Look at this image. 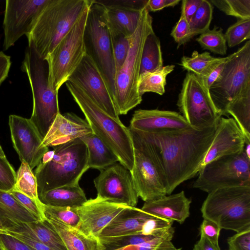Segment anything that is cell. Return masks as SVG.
Masks as SVG:
<instances>
[{
    "mask_svg": "<svg viewBox=\"0 0 250 250\" xmlns=\"http://www.w3.org/2000/svg\"><path fill=\"white\" fill-rule=\"evenodd\" d=\"M7 233L11 234L27 244L35 250H55L43 243L27 236L9 232H7Z\"/></svg>",
    "mask_w": 250,
    "mask_h": 250,
    "instance_id": "816d5d0a",
    "label": "cell"
},
{
    "mask_svg": "<svg viewBox=\"0 0 250 250\" xmlns=\"http://www.w3.org/2000/svg\"><path fill=\"white\" fill-rule=\"evenodd\" d=\"M213 7L209 1L202 0L200 5L188 22L191 37L209 29L212 19Z\"/></svg>",
    "mask_w": 250,
    "mask_h": 250,
    "instance_id": "e575fe53",
    "label": "cell"
},
{
    "mask_svg": "<svg viewBox=\"0 0 250 250\" xmlns=\"http://www.w3.org/2000/svg\"><path fill=\"white\" fill-rule=\"evenodd\" d=\"M153 215L142 209L127 207L102 230L98 239L142 233L145 224Z\"/></svg>",
    "mask_w": 250,
    "mask_h": 250,
    "instance_id": "cb8c5ba5",
    "label": "cell"
},
{
    "mask_svg": "<svg viewBox=\"0 0 250 250\" xmlns=\"http://www.w3.org/2000/svg\"><path fill=\"white\" fill-rule=\"evenodd\" d=\"M67 88L84 114L93 132L115 153L119 162L131 170L134 149L128 127L102 109L80 87L69 81Z\"/></svg>",
    "mask_w": 250,
    "mask_h": 250,
    "instance_id": "3957f363",
    "label": "cell"
},
{
    "mask_svg": "<svg viewBox=\"0 0 250 250\" xmlns=\"http://www.w3.org/2000/svg\"><path fill=\"white\" fill-rule=\"evenodd\" d=\"M100 171L94 180L97 196L113 203L135 207L139 197L130 170L118 162Z\"/></svg>",
    "mask_w": 250,
    "mask_h": 250,
    "instance_id": "5bb4252c",
    "label": "cell"
},
{
    "mask_svg": "<svg viewBox=\"0 0 250 250\" xmlns=\"http://www.w3.org/2000/svg\"><path fill=\"white\" fill-rule=\"evenodd\" d=\"M83 39L86 54L100 70L113 101L115 66L104 6L100 1L92 0L90 5Z\"/></svg>",
    "mask_w": 250,
    "mask_h": 250,
    "instance_id": "ba28073f",
    "label": "cell"
},
{
    "mask_svg": "<svg viewBox=\"0 0 250 250\" xmlns=\"http://www.w3.org/2000/svg\"><path fill=\"white\" fill-rule=\"evenodd\" d=\"M244 150L247 156L250 158V142H246Z\"/></svg>",
    "mask_w": 250,
    "mask_h": 250,
    "instance_id": "11a10c76",
    "label": "cell"
},
{
    "mask_svg": "<svg viewBox=\"0 0 250 250\" xmlns=\"http://www.w3.org/2000/svg\"><path fill=\"white\" fill-rule=\"evenodd\" d=\"M221 229L215 222L204 218L200 227V237H205L214 244H219Z\"/></svg>",
    "mask_w": 250,
    "mask_h": 250,
    "instance_id": "c3c4849f",
    "label": "cell"
},
{
    "mask_svg": "<svg viewBox=\"0 0 250 250\" xmlns=\"http://www.w3.org/2000/svg\"><path fill=\"white\" fill-rule=\"evenodd\" d=\"M11 63L10 56L0 51V86L8 77Z\"/></svg>",
    "mask_w": 250,
    "mask_h": 250,
    "instance_id": "f5cc1de1",
    "label": "cell"
},
{
    "mask_svg": "<svg viewBox=\"0 0 250 250\" xmlns=\"http://www.w3.org/2000/svg\"><path fill=\"white\" fill-rule=\"evenodd\" d=\"M179 2V0H148L146 8L149 12H155L165 7H173Z\"/></svg>",
    "mask_w": 250,
    "mask_h": 250,
    "instance_id": "f907efd6",
    "label": "cell"
},
{
    "mask_svg": "<svg viewBox=\"0 0 250 250\" xmlns=\"http://www.w3.org/2000/svg\"><path fill=\"white\" fill-rule=\"evenodd\" d=\"M196 41L204 49L221 55L227 53V42L221 27L214 26L200 34Z\"/></svg>",
    "mask_w": 250,
    "mask_h": 250,
    "instance_id": "d6a6232c",
    "label": "cell"
},
{
    "mask_svg": "<svg viewBox=\"0 0 250 250\" xmlns=\"http://www.w3.org/2000/svg\"><path fill=\"white\" fill-rule=\"evenodd\" d=\"M202 1V0H182L181 13L184 14L188 22L197 10Z\"/></svg>",
    "mask_w": 250,
    "mask_h": 250,
    "instance_id": "681fc988",
    "label": "cell"
},
{
    "mask_svg": "<svg viewBox=\"0 0 250 250\" xmlns=\"http://www.w3.org/2000/svg\"><path fill=\"white\" fill-rule=\"evenodd\" d=\"M227 242L228 250H250V229L236 232Z\"/></svg>",
    "mask_w": 250,
    "mask_h": 250,
    "instance_id": "bcb514c9",
    "label": "cell"
},
{
    "mask_svg": "<svg viewBox=\"0 0 250 250\" xmlns=\"http://www.w3.org/2000/svg\"><path fill=\"white\" fill-rule=\"evenodd\" d=\"M86 120L73 113H59L43 137L42 146L53 147L93 133Z\"/></svg>",
    "mask_w": 250,
    "mask_h": 250,
    "instance_id": "44dd1931",
    "label": "cell"
},
{
    "mask_svg": "<svg viewBox=\"0 0 250 250\" xmlns=\"http://www.w3.org/2000/svg\"><path fill=\"white\" fill-rule=\"evenodd\" d=\"M178 249L174 246L171 241L157 237L142 244L114 250H178Z\"/></svg>",
    "mask_w": 250,
    "mask_h": 250,
    "instance_id": "7bdbcfd3",
    "label": "cell"
},
{
    "mask_svg": "<svg viewBox=\"0 0 250 250\" xmlns=\"http://www.w3.org/2000/svg\"><path fill=\"white\" fill-rule=\"evenodd\" d=\"M218 123L204 128L191 126L153 133L128 128L134 149L153 161L163 178L167 194L169 195L181 183L198 173Z\"/></svg>",
    "mask_w": 250,
    "mask_h": 250,
    "instance_id": "6da1fadb",
    "label": "cell"
},
{
    "mask_svg": "<svg viewBox=\"0 0 250 250\" xmlns=\"http://www.w3.org/2000/svg\"><path fill=\"white\" fill-rule=\"evenodd\" d=\"M67 81L81 88L105 112L120 120L105 81L97 65L87 54Z\"/></svg>",
    "mask_w": 250,
    "mask_h": 250,
    "instance_id": "9a60e30c",
    "label": "cell"
},
{
    "mask_svg": "<svg viewBox=\"0 0 250 250\" xmlns=\"http://www.w3.org/2000/svg\"><path fill=\"white\" fill-rule=\"evenodd\" d=\"M193 250H221L219 244H214L208 239L200 237L194 245Z\"/></svg>",
    "mask_w": 250,
    "mask_h": 250,
    "instance_id": "db71d44e",
    "label": "cell"
},
{
    "mask_svg": "<svg viewBox=\"0 0 250 250\" xmlns=\"http://www.w3.org/2000/svg\"><path fill=\"white\" fill-rule=\"evenodd\" d=\"M44 205L61 208H78L87 200L79 184L68 185L52 189L39 196Z\"/></svg>",
    "mask_w": 250,
    "mask_h": 250,
    "instance_id": "d4e9b609",
    "label": "cell"
},
{
    "mask_svg": "<svg viewBox=\"0 0 250 250\" xmlns=\"http://www.w3.org/2000/svg\"><path fill=\"white\" fill-rule=\"evenodd\" d=\"M153 30L152 17L145 7L136 29L128 37L129 48L125 60L115 75L113 102L119 115L126 114L142 101L138 89L141 57L146 38Z\"/></svg>",
    "mask_w": 250,
    "mask_h": 250,
    "instance_id": "5b68a950",
    "label": "cell"
},
{
    "mask_svg": "<svg viewBox=\"0 0 250 250\" xmlns=\"http://www.w3.org/2000/svg\"><path fill=\"white\" fill-rule=\"evenodd\" d=\"M209 2L227 15L238 19H250V0H210Z\"/></svg>",
    "mask_w": 250,
    "mask_h": 250,
    "instance_id": "74e56055",
    "label": "cell"
},
{
    "mask_svg": "<svg viewBox=\"0 0 250 250\" xmlns=\"http://www.w3.org/2000/svg\"><path fill=\"white\" fill-rule=\"evenodd\" d=\"M42 208L45 218L53 220L78 229L81 222L77 208L54 207L43 205Z\"/></svg>",
    "mask_w": 250,
    "mask_h": 250,
    "instance_id": "d590c367",
    "label": "cell"
},
{
    "mask_svg": "<svg viewBox=\"0 0 250 250\" xmlns=\"http://www.w3.org/2000/svg\"><path fill=\"white\" fill-rule=\"evenodd\" d=\"M92 0H50L26 36L43 59L50 54L70 31Z\"/></svg>",
    "mask_w": 250,
    "mask_h": 250,
    "instance_id": "7a4b0ae2",
    "label": "cell"
},
{
    "mask_svg": "<svg viewBox=\"0 0 250 250\" xmlns=\"http://www.w3.org/2000/svg\"><path fill=\"white\" fill-rule=\"evenodd\" d=\"M16 200L38 220L45 219L42 208V203L14 189L9 191Z\"/></svg>",
    "mask_w": 250,
    "mask_h": 250,
    "instance_id": "b9f144b4",
    "label": "cell"
},
{
    "mask_svg": "<svg viewBox=\"0 0 250 250\" xmlns=\"http://www.w3.org/2000/svg\"><path fill=\"white\" fill-rule=\"evenodd\" d=\"M227 114L233 117L246 142H250V86L229 104Z\"/></svg>",
    "mask_w": 250,
    "mask_h": 250,
    "instance_id": "83f0119b",
    "label": "cell"
},
{
    "mask_svg": "<svg viewBox=\"0 0 250 250\" xmlns=\"http://www.w3.org/2000/svg\"><path fill=\"white\" fill-rule=\"evenodd\" d=\"M0 250H35L27 244L8 233H0Z\"/></svg>",
    "mask_w": 250,
    "mask_h": 250,
    "instance_id": "7dc6e473",
    "label": "cell"
},
{
    "mask_svg": "<svg viewBox=\"0 0 250 250\" xmlns=\"http://www.w3.org/2000/svg\"><path fill=\"white\" fill-rule=\"evenodd\" d=\"M228 46H235L250 39V19H241L230 26L224 34Z\"/></svg>",
    "mask_w": 250,
    "mask_h": 250,
    "instance_id": "ab89813d",
    "label": "cell"
},
{
    "mask_svg": "<svg viewBox=\"0 0 250 250\" xmlns=\"http://www.w3.org/2000/svg\"><path fill=\"white\" fill-rule=\"evenodd\" d=\"M174 67V65H168L159 69L141 74L138 84L140 95L142 97L144 93L149 92L163 95L165 92L167 76L173 71Z\"/></svg>",
    "mask_w": 250,
    "mask_h": 250,
    "instance_id": "4dcf8cb0",
    "label": "cell"
},
{
    "mask_svg": "<svg viewBox=\"0 0 250 250\" xmlns=\"http://www.w3.org/2000/svg\"><path fill=\"white\" fill-rule=\"evenodd\" d=\"M0 219L25 223L38 220L9 192L0 190Z\"/></svg>",
    "mask_w": 250,
    "mask_h": 250,
    "instance_id": "f1b7e54d",
    "label": "cell"
},
{
    "mask_svg": "<svg viewBox=\"0 0 250 250\" xmlns=\"http://www.w3.org/2000/svg\"><path fill=\"white\" fill-rule=\"evenodd\" d=\"M0 233H7L0 220Z\"/></svg>",
    "mask_w": 250,
    "mask_h": 250,
    "instance_id": "9f6ffc18",
    "label": "cell"
},
{
    "mask_svg": "<svg viewBox=\"0 0 250 250\" xmlns=\"http://www.w3.org/2000/svg\"><path fill=\"white\" fill-rule=\"evenodd\" d=\"M157 237L140 233L100 238L98 240V250H114L131 245L142 244Z\"/></svg>",
    "mask_w": 250,
    "mask_h": 250,
    "instance_id": "836d02e7",
    "label": "cell"
},
{
    "mask_svg": "<svg viewBox=\"0 0 250 250\" xmlns=\"http://www.w3.org/2000/svg\"><path fill=\"white\" fill-rule=\"evenodd\" d=\"M170 35L177 43L178 47L185 44L192 38L188 22L183 13H181V17Z\"/></svg>",
    "mask_w": 250,
    "mask_h": 250,
    "instance_id": "ee69618b",
    "label": "cell"
},
{
    "mask_svg": "<svg viewBox=\"0 0 250 250\" xmlns=\"http://www.w3.org/2000/svg\"><path fill=\"white\" fill-rule=\"evenodd\" d=\"M177 105L182 116L192 127L211 126L217 124L222 117L201 79L190 72L184 80Z\"/></svg>",
    "mask_w": 250,
    "mask_h": 250,
    "instance_id": "7c38bea8",
    "label": "cell"
},
{
    "mask_svg": "<svg viewBox=\"0 0 250 250\" xmlns=\"http://www.w3.org/2000/svg\"><path fill=\"white\" fill-rule=\"evenodd\" d=\"M163 66V61L159 39L153 30L145 40L141 57L140 75L153 71Z\"/></svg>",
    "mask_w": 250,
    "mask_h": 250,
    "instance_id": "f546056e",
    "label": "cell"
},
{
    "mask_svg": "<svg viewBox=\"0 0 250 250\" xmlns=\"http://www.w3.org/2000/svg\"><path fill=\"white\" fill-rule=\"evenodd\" d=\"M0 156L1 157H5L4 152L0 145Z\"/></svg>",
    "mask_w": 250,
    "mask_h": 250,
    "instance_id": "6f0895ef",
    "label": "cell"
},
{
    "mask_svg": "<svg viewBox=\"0 0 250 250\" xmlns=\"http://www.w3.org/2000/svg\"><path fill=\"white\" fill-rule=\"evenodd\" d=\"M47 220L58 232L67 250H98V240L87 236L77 228L55 220Z\"/></svg>",
    "mask_w": 250,
    "mask_h": 250,
    "instance_id": "4316f807",
    "label": "cell"
},
{
    "mask_svg": "<svg viewBox=\"0 0 250 250\" xmlns=\"http://www.w3.org/2000/svg\"><path fill=\"white\" fill-rule=\"evenodd\" d=\"M53 150L51 159L40 162L35 169L38 196L54 188L79 184L89 169L86 146L80 139L54 146Z\"/></svg>",
    "mask_w": 250,
    "mask_h": 250,
    "instance_id": "277c9868",
    "label": "cell"
},
{
    "mask_svg": "<svg viewBox=\"0 0 250 250\" xmlns=\"http://www.w3.org/2000/svg\"><path fill=\"white\" fill-rule=\"evenodd\" d=\"M246 142V137L235 121L221 117L202 167L218 158L241 152Z\"/></svg>",
    "mask_w": 250,
    "mask_h": 250,
    "instance_id": "d6986e66",
    "label": "cell"
},
{
    "mask_svg": "<svg viewBox=\"0 0 250 250\" xmlns=\"http://www.w3.org/2000/svg\"><path fill=\"white\" fill-rule=\"evenodd\" d=\"M202 217L221 229L236 232L250 229V186L219 188L208 193Z\"/></svg>",
    "mask_w": 250,
    "mask_h": 250,
    "instance_id": "52a82bcc",
    "label": "cell"
},
{
    "mask_svg": "<svg viewBox=\"0 0 250 250\" xmlns=\"http://www.w3.org/2000/svg\"><path fill=\"white\" fill-rule=\"evenodd\" d=\"M109 31L116 75L127 57L129 48V42L128 37L123 34L112 29H109Z\"/></svg>",
    "mask_w": 250,
    "mask_h": 250,
    "instance_id": "f35d334b",
    "label": "cell"
},
{
    "mask_svg": "<svg viewBox=\"0 0 250 250\" xmlns=\"http://www.w3.org/2000/svg\"><path fill=\"white\" fill-rule=\"evenodd\" d=\"M178 250H181V249H179Z\"/></svg>",
    "mask_w": 250,
    "mask_h": 250,
    "instance_id": "680465c9",
    "label": "cell"
},
{
    "mask_svg": "<svg viewBox=\"0 0 250 250\" xmlns=\"http://www.w3.org/2000/svg\"><path fill=\"white\" fill-rule=\"evenodd\" d=\"M14 189L40 201L36 177L29 166L22 161L16 172Z\"/></svg>",
    "mask_w": 250,
    "mask_h": 250,
    "instance_id": "1f68e13d",
    "label": "cell"
},
{
    "mask_svg": "<svg viewBox=\"0 0 250 250\" xmlns=\"http://www.w3.org/2000/svg\"><path fill=\"white\" fill-rule=\"evenodd\" d=\"M227 59L226 57L220 59L210 64L199 76L205 85L208 89L210 86L218 79L221 73Z\"/></svg>",
    "mask_w": 250,
    "mask_h": 250,
    "instance_id": "f6af8a7d",
    "label": "cell"
},
{
    "mask_svg": "<svg viewBox=\"0 0 250 250\" xmlns=\"http://www.w3.org/2000/svg\"><path fill=\"white\" fill-rule=\"evenodd\" d=\"M250 86V41L227 57L223 69L208 91L221 116H228L229 104Z\"/></svg>",
    "mask_w": 250,
    "mask_h": 250,
    "instance_id": "30bf717a",
    "label": "cell"
},
{
    "mask_svg": "<svg viewBox=\"0 0 250 250\" xmlns=\"http://www.w3.org/2000/svg\"><path fill=\"white\" fill-rule=\"evenodd\" d=\"M16 172L6 157L0 156V190L9 191L14 188Z\"/></svg>",
    "mask_w": 250,
    "mask_h": 250,
    "instance_id": "60d3db41",
    "label": "cell"
},
{
    "mask_svg": "<svg viewBox=\"0 0 250 250\" xmlns=\"http://www.w3.org/2000/svg\"><path fill=\"white\" fill-rule=\"evenodd\" d=\"M8 124L13 146L21 162H26L33 169L48 147L42 146L43 138L30 119L10 115Z\"/></svg>",
    "mask_w": 250,
    "mask_h": 250,
    "instance_id": "2e32d148",
    "label": "cell"
},
{
    "mask_svg": "<svg viewBox=\"0 0 250 250\" xmlns=\"http://www.w3.org/2000/svg\"><path fill=\"white\" fill-rule=\"evenodd\" d=\"M219 59L212 57L208 52L199 53L194 51L191 57L182 58L180 65L188 72L199 76L207 67Z\"/></svg>",
    "mask_w": 250,
    "mask_h": 250,
    "instance_id": "8d00e7d4",
    "label": "cell"
},
{
    "mask_svg": "<svg viewBox=\"0 0 250 250\" xmlns=\"http://www.w3.org/2000/svg\"><path fill=\"white\" fill-rule=\"evenodd\" d=\"M147 0L100 1L104 6L106 21L109 29L121 33L127 37L136 29L142 9Z\"/></svg>",
    "mask_w": 250,
    "mask_h": 250,
    "instance_id": "ffe728a7",
    "label": "cell"
},
{
    "mask_svg": "<svg viewBox=\"0 0 250 250\" xmlns=\"http://www.w3.org/2000/svg\"><path fill=\"white\" fill-rule=\"evenodd\" d=\"M50 0H7L3 28L4 50L32 30L38 17Z\"/></svg>",
    "mask_w": 250,
    "mask_h": 250,
    "instance_id": "4fadbf2b",
    "label": "cell"
},
{
    "mask_svg": "<svg viewBox=\"0 0 250 250\" xmlns=\"http://www.w3.org/2000/svg\"><path fill=\"white\" fill-rule=\"evenodd\" d=\"M191 203V200L186 197L185 191L182 190L176 194L145 202L141 209L153 216L183 224L190 215Z\"/></svg>",
    "mask_w": 250,
    "mask_h": 250,
    "instance_id": "603a6c76",
    "label": "cell"
},
{
    "mask_svg": "<svg viewBox=\"0 0 250 250\" xmlns=\"http://www.w3.org/2000/svg\"><path fill=\"white\" fill-rule=\"evenodd\" d=\"M80 139L86 146L89 168L100 170L119 162L115 153L94 133Z\"/></svg>",
    "mask_w": 250,
    "mask_h": 250,
    "instance_id": "484cf974",
    "label": "cell"
},
{
    "mask_svg": "<svg viewBox=\"0 0 250 250\" xmlns=\"http://www.w3.org/2000/svg\"><path fill=\"white\" fill-rule=\"evenodd\" d=\"M191 127L184 118L175 111L158 109L136 110L129 128L146 132H159Z\"/></svg>",
    "mask_w": 250,
    "mask_h": 250,
    "instance_id": "7402d4cb",
    "label": "cell"
},
{
    "mask_svg": "<svg viewBox=\"0 0 250 250\" xmlns=\"http://www.w3.org/2000/svg\"><path fill=\"white\" fill-rule=\"evenodd\" d=\"M29 80L33 95V111L30 120L43 138L60 113L58 93L48 83L47 62L28 44L21 66Z\"/></svg>",
    "mask_w": 250,
    "mask_h": 250,
    "instance_id": "8992f818",
    "label": "cell"
},
{
    "mask_svg": "<svg viewBox=\"0 0 250 250\" xmlns=\"http://www.w3.org/2000/svg\"><path fill=\"white\" fill-rule=\"evenodd\" d=\"M249 186L250 158L244 150L203 166L193 187L208 193L219 188Z\"/></svg>",
    "mask_w": 250,
    "mask_h": 250,
    "instance_id": "8fae6325",
    "label": "cell"
},
{
    "mask_svg": "<svg viewBox=\"0 0 250 250\" xmlns=\"http://www.w3.org/2000/svg\"><path fill=\"white\" fill-rule=\"evenodd\" d=\"M127 207L97 196L77 208L81 222L78 228L87 236L98 240L102 230L122 210Z\"/></svg>",
    "mask_w": 250,
    "mask_h": 250,
    "instance_id": "ac0fdd59",
    "label": "cell"
},
{
    "mask_svg": "<svg viewBox=\"0 0 250 250\" xmlns=\"http://www.w3.org/2000/svg\"><path fill=\"white\" fill-rule=\"evenodd\" d=\"M90 4L44 59L48 65L49 84L57 92L86 54L83 35Z\"/></svg>",
    "mask_w": 250,
    "mask_h": 250,
    "instance_id": "9c48e42d",
    "label": "cell"
},
{
    "mask_svg": "<svg viewBox=\"0 0 250 250\" xmlns=\"http://www.w3.org/2000/svg\"><path fill=\"white\" fill-rule=\"evenodd\" d=\"M130 171L139 197L145 202L167 195L164 181L154 163L147 155L135 149L134 165Z\"/></svg>",
    "mask_w": 250,
    "mask_h": 250,
    "instance_id": "e0dca14e",
    "label": "cell"
}]
</instances>
